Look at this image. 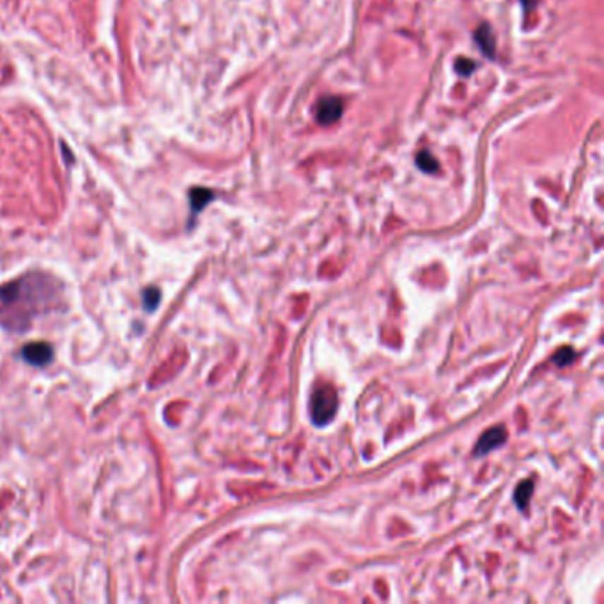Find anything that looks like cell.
Here are the masks:
<instances>
[{"instance_id": "277c9868", "label": "cell", "mask_w": 604, "mask_h": 604, "mask_svg": "<svg viewBox=\"0 0 604 604\" xmlns=\"http://www.w3.org/2000/svg\"><path fill=\"white\" fill-rule=\"evenodd\" d=\"M22 358L25 360L27 364L43 367V365H48L54 360V349H52L48 342H30V344L23 345Z\"/></svg>"}, {"instance_id": "7a4b0ae2", "label": "cell", "mask_w": 604, "mask_h": 604, "mask_svg": "<svg viewBox=\"0 0 604 604\" xmlns=\"http://www.w3.org/2000/svg\"><path fill=\"white\" fill-rule=\"evenodd\" d=\"M337 392L331 385H317L314 389L312 397H310V413L316 425H324L333 418L337 411Z\"/></svg>"}, {"instance_id": "9c48e42d", "label": "cell", "mask_w": 604, "mask_h": 604, "mask_svg": "<svg viewBox=\"0 0 604 604\" xmlns=\"http://www.w3.org/2000/svg\"><path fill=\"white\" fill-rule=\"evenodd\" d=\"M417 165L420 167L424 172H434L438 170V162L432 158V155L429 151H420L417 155Z\"/></svg>"}, {"instance_id": "52a82bcc", "label": "cell", "mask_w": 604, "mask_h": 604, "mask_svg": "<svg viewBox=\"0 0 604 604\" xmlns=\"http://www.w3.org/2000/svg\"><path fill=\"white\" fill-rule=\"evenodd\" d=\"M213 197H215V194H213L211 190H208V188H194V190H190L191 213L195 215V213L202 211V209L213 201Z\"/></svg>"}, {"instance_id": "30bf717a", "label": "cell", "mask_w": 604, "mask_h": 604, "mask_svg": "<svg viewBox=\"0 0 604 604\" xmlns=\"http://www.w3.org/2000/svg\"><path fill=\"white\" fill-rule=\"evenodd\" d=\"M576 358V353L571 348H562L557 355L553 356V362L558 367H567L572 364V360Z\"/></svg>"}, {"instance_id": "7c38bea8", "label": "cell", "mask_w": 604, "mask_h": 604, "mask_svg": "<svg viewBox=\"0 0 604 604\" xmlns=\"http://www.w3.org/2000/svg\"><path fill=\"white\" fill-rule=\"evenodd\" d=\"M456 68H457V71L461 73V75H470V73L473 71L475 64L471 61H468V59H459V61H457V64H456Z\"/></svg>"}, {"instance_id": "8992f818", "label": "cell", "mask_w": 604, "mask_h": 604, "mask_svg": "<svg viewBox=\"0 0 604 604\" xmlns=\"http://www.w3.org/2000/svg\"><path fill=\"white\" fill-rule=\"evenodd\" d=\"M475 40H477L478 47H480V50L484 52L487 57H493L495 55V36H493V30H491L490 25L482 23V25L478 27L477 32H475Z\"/></svg>"}, {"instance_id": "ba28073f", "label": "cell", "mask_w": 604, "mask_h": 604, "mask_svg": "<svg viewBox=\"0 0 604 604\" xmlns=\"http://www.w3.org/2000/svg\"><path fill=\"white\" fill-rule=\"evenodd\" d=\"M532 493H533V480L532 478H526V480H523L521 484L516 487L514 502H516V505L521 509V511H525L526 509V505H528Z\"/></svg>"}, {"instance_id": "8fae6325", "label": "cell", "mask_w": 604, "mask_h": 604, "mask_svg": "<svg viewBox=\"0 0 604 604\" xmlns=\"http://www.w3.org/2000/svg\"><path fill=\"white\" fill-rule=\"evenodd\" d=\"M160 298H162V295H160V289L156 288H148L144 291V305L146 309L149 310V312H153V310L158 307Z\"/></svg>"}, {"instance_id": "3957f363", "label": "cell", "mask_w": 604, "mask_h": 604, "mask_svg": "<svg viewBox=\"0 0 604 604\" xmlns=\"http://www.w3.org/2000/svg\"><path fill=\"white\" fill-rule=\"evenodd\" d=\"M342 110H344V103H342L341 97L324 96L317 101L316 117L323 126H330L341 119Z\"/></svg>"}, {"instance_id": "5b68a950", "label": "cell", "mask_w": 604, "mask_h": 604, "mask_svg": "<svg viewBox=\"0 0 604 604\" xmlns=\"http://www.w3.org/2000/svg\"><path fill=\"white\" fill-rule=\"evenodd\" d=\"M505 439H507V429H505L504 425H497V427L487 429V431L480 436L477 445H475V456H486L491 450L504 445Z\"/></svg>"}, {"instance_id": "6da1fadb", "label": "cell", "mask_w": 604, "mask_h": 604, "mask_svg": "<svg viewBox=\"0 0 604 604\" xmlns=\"http://www.w3.org/2000/svg\"><path fill=\"white\" fill-rule=\"evenodd\" d=\"M61 284L54 277L32 271L0 285V326L23 331L36 317L57 309Z\"/></svg>"}]
</instances>
